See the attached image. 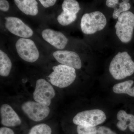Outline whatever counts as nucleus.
Segmentation results:
<instances>
[{"instance_id":"obj_18","label":"nucleus","mask_w":134,"mask_h":134,"mask_svg":"<svg viewBox=\"0 0 134 134\" xmlns=\"http://www.w3.org/2000/svg\"><path fill=\"white\" fill-rule=\"evenodd\" d=\"M77 18V15L63 11L58 16V23L63 26H66L74 22Z\"/></svg>"},{"instance_id":"obj_17","label":"nucleus","mask_w":134,"mask_h":134,"mask_svg":"<svg viewBox=\"0 0 134 134\" xmlns=\"http://www.w3.org/2000/svg\"><path fill=\"white\" fill-rule=\"evenodd\" d=\"M62 9L65 12L76 15L81 10L79 3L75 0H65L63 2Z\"/></svg>"},{"instance_id":"obj_8","label":"nucleus","mask_w":134,"mask_h":134,"mask_svg":"<svg viewBox=\"0 0 134 134\" xmlns=\"http://www.w3.org/2000/svg\"><path fill=\"white\" fill-rule=\"evenodd\" d=\"M22 111L30 119L39 122L46 119L49 115V107L36 101H27L21 105Z\"/></svg>"},{"instance_id":"obj_13","label":"nucleus","mask_w":134,"mask_h":134,"mask_svg":"<svg viewBox=\"0 0 134 134\" xmlns=\"http://www.w3.org/2000/svg\"><path fill=\"white\" fill-rule=\"evenodd\" d=\"M117 128L121 131L126 130L128 127L131 132H134V115L127 113L124 110H121L117 113Z\"/></svg>"},{"instance_id":"obj_16","label":"nucleus","mask_w":134,"mask_h":134,"mask_svg":"<svg viewBox=\"0 0 134 134\" xmlns=\"http://www.w3.org/2000/svg\"><path fill=\"white\" fill-rule=\"evenodd\" d=\"M133 83V81L129 80L116 84L113 87V91L117 94L125 93L134 97V86L132 88Z\"/></svg>"},{"instance_id":"obj_10","label":"nucleus","mask_w":134,"mask_h":134,"mask_svg":"<svg viewBox=\"0 0 134 134\" xmlns=\"http://www.w3.org/2000/svg\"><path fill=\"white\" fill-rule=\"evenodd\" d=\"M53 55L55 59L62 65L72 67L75 69H79L82 68L81 58L75 52L58 50L53 53Z\"/></svg>"},{"instance_id":"obj_19","label":"nucleus","mask_w":134,"mask_h":134,"mask_svg":"<svg viewBox=\"0 0 134 134\" xmlns=\"http://www.w3.org/2000/svg\"><path fill=\"white\" fill-rule=\"evenodd\" d=\"M50 126L45 123L35 125L31 129L28 134H52Z\"/></svg>"},{"instance_id":"obj_9","label":"nucleus","mask_w":134,"mask_h":134,"mask_svg":"<svg viewBox=\"0 0 134 134\" xmlns=\"http://www.w3.org/2000/svg\"><path fill=\"white\" fill-rule=\"evenodd\" d=\"M5 25L6 29L15 36L28 38L33 35V31L31 28L18 18L6 17Z\"/></svg>"},{"instance_id":"obj_5","label":"nucleus","mask_w":134,"mask_h":134,"mask_svg":"<svg viewBox=\"0 0 134 134\" xmlns=\"http://www.w3.org/2000/svg\"><path fill=\"white\" fill-rule=\"evenodd\" d=\"M106 119L105 113L99 109L85 110L79 112L73 119L76 125L87 127H96L103 123Z\"/></svg>"},{"instance_id":"obj_15","label":"nucleus","mask_w":134,"mask_h":134,"mask_svg":"<svg viewBox=\"0 0 134 134\" xmlns=\"http://www.w3.org/2000/svg\"><path fill=\"white\" fill-rule=\"evenodd\" d=\"M12 68V62L9 56L2 50H0V75L8 76Z\"/></svg>"},{"instance_id":"obj_11","label":"nucleus","mask_w":134,"mask_h":134,"mask_svg":"<svg viewBox=\"0 0 134 134\" xmlns=\"http://www.w3.org/2000/svg\"><path fill=\"white\" fill-rule=\"evenodd\" d=\"M1 123L4 126L10 127L18 126L21 124L19 115L11 106L7 104H2L0 108Z\"/></svg>"},{"instance_id":"obj_4","label":"nucleus","mask_w":134,"mask_h":134,"mask_svg":"<svg viewBox=\"0 0 134 134\" xmlns=\"http://www.w3.org/2000/svg\"><path fill=\"white\" fill-rule=\"evenodd\" d=\"M107 24L105 15L99 11L84 14L82 16L81 28L85 34H92L103 30Z\"/></svg>"},{"instance_id":"obj_14","label":"nucleus","mask_w":134,"mask_h":134,"mask_svg":"<svg viewBox=\"0 0 134 134\" xmlns=\"http://www.w3.org/2000/svg\"><path fill=\"white\" fill-rule=\"evenodd\" d=\"M17 7L25 14L36 16L38 12L37 1L36 0H15Z\"/></svg>"},{"instance_id":"obj_2","label":"nucleus","mask_w":134,"mask_h":134,"mask_svg":"<svg viewBox=\"0 0 134 134\" xmlns=\"http://www.w3.org/2000/svg\"><path fill=\"white\" fill-rule=\"evenodd\" d=\"M53 72L48 76L49 81L54 86L60 88L69 86L76 78V70L62 64L54 66Z\"/></svg>"},{"instance_id":"obj_3","label":"nucleus","mask_w":134,"mask_h":134,"mask_svg":"<svg viewBox=\"0 0 134 134\" xmlns=\"http://www.w3.org/2000/svg\"><path fill=\"white\" fill-rule=\"evenodd\" d=\"M115 33L122 43H129L132 40L134 29V14L130 11L120 15L115 25Z\"/></svg>"},{"instance_id":"obj_23","label":"nucleus","mask_w":134,"mask_h":134,"mask_svg":"<svg viewBox=\"0 0 134 134\" xmlns=\"http://www.w3.org/2000/svg\"><path fill=\"white\" fill-rule=\"evenodd\" d=\"M41 5L44 8H48L55 5L57 2L56 0H39Z\"/></svg>"},{"instance_id":"obj_7","label":"nucleus","mask_w":134,"mask_h":134,"mask_svg":"<svg viewBox=\"0 0 134 134\" xmlns=\"http://www.w3.org/2000/svg\"><path fill=\"white\" fill-rule=\"evenodd\" d=\"M15 47L19 57L25 61L34 62L39 58L38 49L34 41L30 39H19L16 43Z\"/></svg>"},{"instance_id":"obj_6","label":"nucleus","mask_w":134,"mask_h":134,"mask_svg":"<svg viewBox=\"0 0 134 134\" xmlns=\"http://www.w3.org/2000/svg\"><path fill=\"white\" fill-rule=\"evenodd\" d=\"M55 96V90L51 83L42 78L37 80L33 93L35 101L49 106Z\"/></svg>"},{"instance_id":"obj_24","label":"nucleus","mask_w":134,"mask_h":134,"mask_svg":"<svg viewBox=\"0 0 134 134\" xmlns=\"http://www.w3.org/2000/svg\"><path fill=\"white\" fill-rule=\"evenodd\" d=\"M10 5L9 3L6 0L0 1V9L3 12H7L9 10Z\"/></svg>"},{"instance_id":"obj_12","label":"nucleus","mask_w":134,"mask_h":134,"mask_svg":"<svg viewBox=\"0 0 134 134\" xmlns=\"http://www.w3.org/2000/svg\"><path fill=\"white\" fill-rule=\"evenodd\" d=\"M41 34L46 41L59 50L64 49L68 42V39L63 33L52 29H45Z\"/></svg>"},{"instance_id":"obj_22","label":"nucleus","mask_w":134,"mask_h":134,"mask_svg":"<svg viewBox=\"0 0 134 134\" xmlns=\"http://www.w3.org/2000/svg\"><path fill=\"white\" fill-rule=\"evenodd\" d=\"M97 134H117L109 128L105 126L99 127L97 128Z\"/></svg>"},{"instance_id":"obj_26","label":"nucleus","mask_w":134,"mask_h":134,"mask_svg":"<svg viewBox=\"0 0 134 134\" xmlns=\"http://www.w3.org/2000/svg\"><path fill=\"white\" fill-rule=\"evenodd\" d=\"M119 3L118 0H107L106 1V5L108 7L114 9L119 4Z\"/></svg>"},{"instance_id":"obj_1","label":"nucleus","mask_w":134,"mask_h":134,"mask_svg":"<svg viewBox=\"0 0 134 134\" xmlns=\"http://www.w3.org/2000/svg\"><path fill=\"white\" fill-rule=\"evenodd\" d=\"M109 71L116 80L125 79L134 74V61L127 52H119L110 63Z\"/></svg>"},{"instance_id":"obj_25","label":"nucleus","mask_w":134,"mask_h":134,"mask_svg":"<svg viewBox=\"0 0 134 134\" xmlns=\"http://www.w3.org/2000/svg\"><path fill=\"white\" fill-rule=\"evenodd\" d=\"M0 134H15L14 131L10 128L6 127H1Z\"/></svg>"},{"instance_id":"obj_20","label":"nucleus","mask_w":134,"mask_h":134,"mask_svg":"<svg viewBox=\"0 0 134 134\" xmlns=\"http://www.w3.org/2000/svg\"><path fill=\"white\" fill-rule=\"evenodd\" d=\"M129 1H122V2L119 3V7L117 6L114 8L113 17L114 19H118L121 14L128 11L131 8V5L129 2Z\"/></svg>"},{"instance_id":"obj_21","label":"nucleus","mask_w":134,"mask_h":134,"mask_svg":"<svg viewBox=\"0 0 134 134\" xmlns=\"http://www.w3.org/2000/svg\"><path fill=\"white\" fill-rule=\"evenodd\" d=\"M76 131L77 134H97V129L96 127L77 125Z\"/></svg>"}]
</instances>
